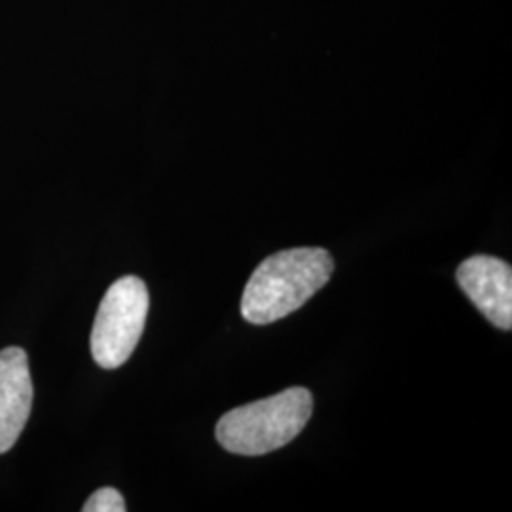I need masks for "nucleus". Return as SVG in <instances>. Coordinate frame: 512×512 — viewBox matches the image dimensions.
<instances>
[{"mask_svg":"<svg viewBox=\"0 0 512 512\" xmlns=\"http://www.w3.org/2000/svg\"><path fill=\"white\" fill-rule=\"evenodd\" d=\"M148 306L147 285L139 277L126 275L110 285L95 315L90 338L97 365L112 370L128 361L143 336Z\"/></svg>","mask_w":512,"mask_h":512,"instance_id":"3","label":"nucleus"},{"mask_svg":"<svg viewBox=\"0 0 512 512\" xmlns=\"http://www.w3.org/2000/svg\"><path fill=\"white\" fill-rule=\"evenodd\" d=\"M313 399L306 387L226 412L215 429L220 446L238 456H264L296 439L308 425Z\"/></svg>","mask_w":512,"mask_h":512,"instance_id":"2","label":"nucleus"},{"mask_svg":"<svg viewBox=\"0 0 512 512\" xmlns=\"http://www.w3.org/2000/svg\"><path fill=\"white\" fill-rule=\"evenodd\" d=\"M334 260L319 247H300L268 256L251 275L241 315L251 325H270L300 310L329 283Z\"/></svg>","mask_w":512,"mask_h":512,"instance_id":"1","label":"nucleus"},{"mask_svg":"<svg viewBox=\"0 0 512 512\" xmlns=\"http://www.w3.org/2000/svg\"><path fill=\"white\" fill-rule=\"evenodd\" d=\"M84 512H126V501L114 488H101L86 501Z\"/></svg>","mask_w":512,"mask_h":512,"instance_id":"6","label":"nucleus"},{"mask_svg":"<svg viewBox=\"0 0 512 512\" xmlns=\"http://www.w3.org/2000/svg\"><path fill=\"white\" fill-rule=\"evenodd\" d=\"M33 408V380L25 349L0 351V454L12 450Z\"/></svg>","mask_w":512,"mask_h":512,"instance_id":"5","label":"nucleus"},{"mask_svg":"<svg viewBox=\"0 0 512 512\" xmlns=\"http://www.w3.org/2000/svg\"><path fill=\"white\" fill-rule=\"evenodd\" d=\"M458 283L492 325L512 329V270L507 262L495 256H471L458 268Z\"/></svg>","mask_w":512,"mask_h":512,"instance_id":"4","label":"nucleus"}]
</instances>
